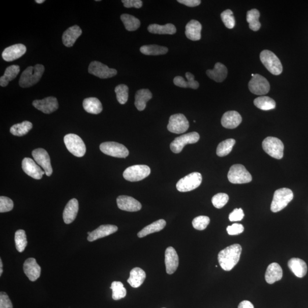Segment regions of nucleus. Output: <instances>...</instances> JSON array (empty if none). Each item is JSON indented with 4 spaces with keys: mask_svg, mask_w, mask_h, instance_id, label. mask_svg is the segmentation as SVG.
Listing matches in <instances>:
<instances>
[{
    "mask_svg": "<svg viewBox=\"0 0 308 308\" xmlns=\"http://www.w3.org/2000/svg\"></svg>",
    "mask_w": 308,
    "mask_h": 308,
    "instance_id": "nucleus-58",
    "label": "nucleus"
},
{
    "mask_svg": "<svg viewBox=\"0 0 308 308\" xmlns=\"http://www.w3.org/2000/svg\"><path fill=\"white\" fill-rule=\"evenodd\" d=\"M141 52L145 55L159 56L166 55L168 49L165 46L157 45H144L140 48Z\"/></svg>",
    "mask_w": 308,
    "mask_h": 308,
    "instance_id": "nucleus-37",
    "label": "nucleus"
},
{
    "mask_svg": "<svg viewBox=\"0 0 308 308\" xmlns=\"http://www.w3.org/2000/svg\"><path fill=\"white\" fill-rule=\"evenodd\" d=\"M20 68L18 65H12L6 68L4 74L0 78V85L2 87H5L19 74Z\"/></svg>",
    "mask_w": 308,
    "mask_h": 308,
    "instance_id": "nucleus-36",
    "label": "nucleus"
},
{
    "mask_svg": "<svg viewBox=\"0 0 308 308\" xmlns=\"http://www.w3.org/2000/svg\"><path fill=\"white\" fill-rule=\"evenodd\" d=\"M35 162L44 170L47 176L50 177L53 173V168L51 165V159L47 152L43 149H37L32 152Z\"/></svg>",
    "mask_w": 308,
    "mask_h": 308,
    "instance_id": "nucleus-15",
    "label": "nucleus"
},
{
    "mask_svg": "<svg viewBox=\"0 0 308 308\" xmlns=\"http://www.w3.org/2000/svg\"><path fill=\"white\" fill-rule=\"evenodd\" d=\"M260 14L256 9L249 10L246 13V21L249 23V27L253 31H258L261 28L259 21Z\"/></svg>",
    "mask_w": 308,
    "mask_h": 308,
    "instance_id": "nucleus-39",
    "label": "nucleus"
},
{
    "mask_svg": "<svg viewBox=\"0 0 308 308\" xmlns=\"http://www.w3.org/2000/svg\"><path fill=\"white\" fill-rule=\"evenodd\" d=\"M2 262L1 259H0V276L2 275L3 270H2Z\"/></svg>",
    "mask_w": 308,
    "mask_h": 308,
    "instance_id": "nucleus-56",
    "label": "nucleus"
},
{
    "mask_svg": "<svg viewBox=\"0 0 308 308\" xmlns=\"http://www.w3.org/2000/svg\"><path fill=\"white\" fill-rule=\"evenodd\" d=\"M166 225V221L165 220L163 219L157 220L143 228L140 232L138 233V236L139 238H142L148 235L153 234V233L159 232L165 227Z\"/></svg>",
    "mask_w": 308,
    "mask_h": 308,
    "instance_id": "nucleus-34",
    "label": "nucleus"
},
{
    "mask_svg": "<svg viewBox=\"0 0 308 308\" xmlns=\"http://www.w3.org/2000/svg\"><path fill=\"white\" fill-rule=\"evenodd\" d=\"M293 198V193L291 189L282 188L277 189L274 193L271 210L273 213H277L285 209Z\"/></svg>",
    "mask_w": 308,
    "mask_h": 308,
    "instance_id": "nucleus-3",
    "label": "nucleus"
},
{
    "mask_svg": "<svg viewBox=\"0 0 308 308\" xmlns=\"http://www.w3.org/2000/svg\"><path fill=\"white\" fill-rule=\"evenodd\" d=\"M288 266L293 273L299 278L305 277L307 273L306 263L299 258H292L288 261Z\"/></svg>",
    "mask_w": 308,
    "mask_h": 308,
    "instance_id": "nucleus-29",
    "label": "nucleus"
},
{
    "mask_svg": "<svg viewBox=\"0 0 308 308\" xmlns=\"http://www.w3.org/2000/svg\"><path fill=\"white\" fill-rule=\"evenodd\" d=\"M242 246L238 244L233 245L221 250L218 254V261L222 269L230 271L237 264L241 258Z\"/></svg>",
    "mask_w": 308,
    "mask_h": 308,
    "instance_id": "nucleus-1",
    "label": "nucleus"
},
{
    "mask_svg": "<svg viewBox=\"0 0 308 308\" xmlns=\"http://www.w3.org/2000/svg\"><path fill=\"white\" fill-rule=\"evenodd\" d=\"M83 107L86 112L92 114L101 113L103 110L101 102L98 98L94 97L85 99L83 102Z\"/></svg>",
    "mask_w": 308,
    "mask_h": 308,
    "instance_id": "nucleus-33",
    "label": "nucleus"
},
{
    "mask_svg": "<svg viewBox=\"0 0 308 308\" xmlns=\"http://www.w3.org/2000/svg\"><path fill=\"white\" fill-rule=\"evenodd\" d=\"M33 105L35 108L45 114H51L59 108L58 101L54 96H49L41 100H35Z\"/></svg>",
    "mask_w": 308,
    "mask_h": 308,
    "instance_id": "nucleus-17",
    "label": "nucleus"
},
{
    "mask_svg": "<svg viewBox=\"0 0 308 308\" xmlns=\"http://www.w3.org/2000/svg\"><path fill=\"white\" fill-rule=\"evenodd\" d=\"M99 148L106 155L119 158H125L129 154L128 150L126 147L117 142H104L100 145Z\"/></svg>",
    "mask_w": 308,
    "mask_h": 308,
    "instance_id": "nucleus-10",
    "label": "nucleus"
},
{
    "mask_svg": "<svg viewBox=\"0 0 308 308\" xmlns=\"http://www.w3.org/2000/svg\"><path fill=\"white\" fill-rule=\"evenodd\" d=\"M222 21L227 28L233 29L235 26V19L233 15V12L230 9H227L221 14Z\"/></svg>",
    "mask_w": 308,
    "mask_h": 308,
    "instance_id": "nucleus-46",
    "label": "nucleus"
},
{
    "mask_svg": "<svg viewBox=\"0 0 308 308\" xmlns=\"http://www.w3.org/2000/svg\"><path fill=\"white\" fill-rule=\"evenodd\" d=\"M89 73L99 78L106 79L116 76L117 71L99 62H92L89 64Z\"/></svg>",
    "mask_w": 308,
    "mask_h": 308,
    "instance_id": "nucleus-14",
    "label": "nucleus"
},
{
    "mask_svg": "<svg viewBox=\"0 0 308 308\" xmlns=\"http://www.w3.org/2000/svg\"><path fill=\"white\" fill-rule=\"evenodd\" d=\"M202 176L199 173H192L178 181L176 187L179 191L185 192L193 190L201 185Z\"/></svg>",
    "mask_w": 308,
    "mask_h": 308,
    "instance_id": "nucleus-8",
    "label": "nucleus"
},
{
    "mask_svg": "<svg viewBox=\"0 0 308 308\" xmlns=\"http://www.w3.org/2000/svg\"><path fill=\"white\" fill-rule=\"evenodd\" d=\"M228 179L233 184H248L252 181L251 175L242 164H234L230 168Z\"/></svg>",
    "mask_w": 308,
    "mask_h": 308,
    "instance_id": "nucleus-6",
    "label": "nucleus"
},
{
    "mask_svg": "<svg viewBox=\"0 0 308 308\" xmlns=\"http://www.w3.org/2000/svg\"><path fill=\"white\" fill-rule=\"evenodd\" d=\"M250 92L254 94L263 95L270 91V85L267 79L260 74H255L248 84Z\"/></svg>",
    "mask_w": 308,
    "mask_h": 308,
    "instance_id": "nucleus-12",
    "label": "nucleus"
},
{
    "mask_svg": "<svg viewBox=\"0 0 308 308\" xmlns=\"http://www.w3.org/2000/svg\"><path fill=\"white\" fill-rule=\"evenodd\" d=\"M148 31L153 34H174L177 32V29L172 24H167L164 26L154 24L150 25Z\"/></svg>",
    "mask_w": 308,
    "mask_h": 308,
    "instance_id": "nucleus-35",
    "label": "nucleus"
},
{
    "mask_svg": "<svg viewBox=\"0 0 308 308\" xmlns=\"http://www.w3.org/2000/svg\"><path fill=\"white\" fill-rule=\"evenodd\" d=\"M242 118L238 112L235 111H229L223 114L221 118L222 126L228 129H234L242 123Z\"/></svg>",
    "mask_w": 308,
    "mask_h": 308,
    "instance_id": "nucleus-23",
    "label": "nucleus"
},
{
    "mask_svg": "<svg viewBox=\"0 0 308 308\" xmlns=\"http://www.w3.org/2000/svg\"><path fill=\"white\" fill-rule=\"evenodd\" d=\"M165 265L168 274H173L177 270L179 266V257L173 247H168L166 250Z\"/></svg>",
    "mask_w": 308,
    "mask_h": 308,
    "instance_id": "nucleus-22",
    "label": "nucleus"
},
{
    "mask_svg": "<svg viewBox=\"0 0 308 308\" xmlns=\"http://www.w3.org/2000/svg\"><path fill=\"white\" fill-rule=\"evenodd\" d=\"M238 308H254V306L249 301L245 300L239 304Z\"/></svg>",
    "mask_w": 308,
    "mask_h": 308,
    "instance_id": "nucleus-55",
    "label": "nucleus"
},
{
    "mask_svg": "<svg viewBox=\"0 0 308 308\" xmlns=\"http://www.w3.org/2000/svg\"><path fill=\"white\" fill-rule=\"evenodd\" d=\"M27 52L26 46L23 44L13 45L4 49L2 53V59L7 62L19 59Z\"/></svg>",
    "mask_w": 308,
    "mask_h": 308,
    "instance_id": "nucleus-18",
    "label": "nucleus"
},
{
    "mask_svg": "<svg viewBox=\"0 0 308 308\" xmlns=\"http://www.w3.org/2000/svg\"><path fill=\"white\" fill-rule=\"evenodd\" d=\"M22 168L25 173L35 180H41L43 175L45 174V171H42L33 159L29 157L23 159Z\"/></svg>",
    "mask_w": 308,
    "mask_h": 308,
    "instance_id": "nucleus-19",
    "label": "nucleus"
},
{
    "mask_svg": "<svg viewBox=\"0 0 308 308\" xmlns=\"http://www.w3.org/2000/svg\"><path fill=\"white\" fill-rule=\"evenodd\" d=\"M200 139V135L196 132H189L180 136L174 139L171 143L170 149L175 154L180 153L185 145L193 144L198 142Z\"/></svg>",
    "mask_w": 308,
    "mask_h": 308,
    "instance_id": "nucleus-11",
    "label": "nucleus"
},
{
    "mask_svg": "<svg viewBox=\"0 0 308 308\" xmlns=\"http://www.w3.org/2000/svg\"><path fill=\"white\" fill-rule=\"evenodd\" d=\"M245 228L241 224L235 223L227 228L228 234L230 235H238L244 231Z\"/></svg>",
    "mask_w": 308,
    "mask_h": 308,
    "instance_id": "nucleus-50",
    "label": "nucleus"
},
{
    "mask_svg": "<svg viewBox=\"0 0 308 308\" xmlns=\"http://www.w3.org/2000/svg\"><path fill=\"white\" fill-rule=\"evenodd\" d=\"M153 97V94L149 89H141L136 92L135 105L139 111L144 110L146 103Z\"/></svg>",
    "mask_w": 308,
    "mask_h": 308,
    "instance_id": "nucleus-31",
    "label": "nucleus"
},
{
    "mask_svg": "<svg viewBox=\"0 0 308 308\" xmlns=\"http://www.w3.org/2000/svg\"><path fill=\"white\" fill-rule=\"evenodd\" d=\"M185 77L188 81H186L184 78L181 76H177L174 79V83L177 87L182 88H191L197 89L199 87V84L198 81L195 80V77L189 72L185 73Z\"/></svg>",
    "mask_w": 308,
    "mask_h": 308,
    "instance_id": "nucleus-32",
    "label": "nucleus"
},
{
    "mask_svg": "<svg viewBox=\"0 0 308 308\" xmlns=\"http://www.w3.org/2000/svg\"><path fill=\"white\" fill-rule=\"evenodd\" d=\"M64 143L71 154L77 157H82L86 153V146L78 135L69 134L64 136Z\"/></svg>",
    "mask_w": 308,
    "mask_h": 308,
    "instance_id": "nucleus-7",
    "label": "nucleus"
},
{
    "mask_svg": "<svg viewBox=\"0 0 308 308\" xmlns=\"http://www.w3.org/2000/svg\"><path fill=\"white\" fill-rule=\"evenodd\" d=\"M236 141L234 139H226L219 143L218 145L216 154L218 156L223 157L228 155L235 145Z\"/></svg>",
    "mask_w": 308,
    "mask_h": 308,
    "instance_id": "nucleus-42",
    "label": "nucleus"
},
{
    "mask_svg": "<svg viewBox=\"0 0 308 308\" xmlns=\"http://www.w3.org/2000/svg\"><path fill=\"white\" fill-rule=\"evenodd\" d=\"M13 207L14 204L12 199L6 196L0 197V213L9 212L13 210Z\"/></svg>",
    "mask_w": 308,
    "mask_h": 308,
    "instance_id": "nucleus-49",
    "label": "nucleus"
},
{
    "mask_svg": "<svg viewBox=\"0 0 308 308\" xmlns=\"http://www.w3.org/2000/svg\"><path fill=\"white\" fill-rule=\"evenodd\" d=\"M125 28L128 31H135L141 26V22L137 18L128 14H123L121 16Z\"/></svg>",
    "mask_w": 308,
    "mask_h": 308,
    "instance_id": "nucleus-38",
    "label": "nucleus"
},
{
    "mask_svg": "<svg viewBox=\"0 0 308 308\" xmlns=\"http://www.w3.org/2000/svg\"><path fill=\"white\" fill-rule=\"evenodd\" d=\"M110 289H112V297L114 300H121L126 296V289L124 287L123 283L120 281H113Z\"/></svg>",
    "mask_w": 308,
    "mask_h": 308,
    "instance_id": "nucleus-43",
    "label": "nucleus"
},
{
    "mask_svg": "<svg viewBox=\"0 0 308 308\" xmlns=\"http://www.w3.org/2000/svg\"><path fill=\"white\" fill-rule=\"evenodd\" d=\"M229 196L226 193H218L213 196L212 203L215 207L220 209L223 208L228 203Z\"/></svg>",
    "mask_w": 308,
    "mask_h": 308,
    "instance_id": "nucleus-48",
    "label": "nucleus"
},
{
    "mask_svg": "<svg viewBox=\"0 0 308 308\" xmlns=\"http://www.w3.org/2000/svg\"><path fill=\"white\" fill-rule=\"evenodd\" d=\"M282 270L278 263H274L268 267L265 278L268 284H272L275 282L280 280L282 277Z\"/></svg>",
    "mask_w": 308,
    "mask_h": 308,
    "instance_id": "nucleus-26",
    "label": "nucleus"
},
{
    "mask_svg": "<svg viewBox=\"0 0 308 308\" xmlns=\"http://www.w3.org/2000/svg\"><path fill=\"white\" fill-rule=\"evenodd\" d=\"M81 29L77 26H74L64 32L62 35V42L64 46L67 48L73 46L78 37L82 34Z\"/></svg>",
    "mask_w": 308,
    "mask_h": 308,
    "instance_id": "nucleus-25",
    "label": "nucleus"
},
{
    "mask_svg": "<svg viewBox=\"0 0 308 308\" xmlns=\"http://www.w3.org/2000/svg\"><path fill=\"white\" fill-rule=\"evenodd\" d=\"M44 71L45 67L42 64H37L34 66H29L21 74L19 81L20 87L23 88H30L37 84Z\"/></svg>",
    "mask_w": 308,
    "mask_h": 308,
    "instance_id": "nucleus-2",
    "label": "nucleus"
},
{
    "mask_svg": "<svg viewBox=\"0 0 308 308\" xmlns=\"http://www.w3.org/2000/svg\"><path fill=\"white\" fill-rule=\"evenodd\" d=\"M202 26L198 21L192 20L185 27L186 37L192 41H199L201 38Z\"/></svg>",
    "mask_w": 308,
    "mask_h": 308,
    "instance_id": "nucleus-27",
    "label": "nucleus"
},
{
    "mask_svg": "<svg viewBox=\"0 0 308 308\" xmlns=\"http://www.w3.org/2000/svg\"><path fill=\"white\" fill-rule=\"evenodd\" d=\"M117 203L120 210L128 212H137L142 209L141 203L131 196L126 195L118 196Z\"/></svg>",
    "mask_w": 308,
    "mask_h": 308,
    "instance_id": "nucleus-16",
    "label": "nucleus"
},
{
    "mask_svg": "<svg viewBox=\"0 0 308 308\" xmlns=\"http://www.w3.org/2000/svg\"><path fill=\"white\" fill-rule=\"evenodd\" d=\"M118 231L116 225L107 224L102 225L96 230L91 233L88 237V241L90 242H94L99 239L106 237L112 235Z\"/></svg>",
    "mask_w": 308,
    "mask_h": 308,
    "instance_id": "nucleus-21",
    "label": "nucleus"
},
{
    "mask_svg": "<svg viewBox=\"0 0 308 308\" xmlns=\"http://www.w3.org/2000/svg\"><path fill=\"white\" fill-rule=\"evenodd\" d=\"M16 248L19 252H23L28 244L26 231L23 230H17L15 233Z\"/></svg>",
    "mask_w": 308,
    "mask_h": 308,
    "instance_id": "nucleus-44",
    "label": "nucleus"
},
{
    "mask_svg": "<svg viewBox=\"0 0 308 308\" xmlns=\"http://www.w3.org/2000/svg\"><path fill=\"white\" fill-rule=\"evenodd\" d=\"M245 216L244 212L242 209H236L229 216L231 221H238L243 219Z\"/></svg>",
    "mask_w": 308,
    "mask_h": 308,
    "instance_id": "nucleus-52",
    "label": "nucleus"
},
{
    "mask_svg": "<svg viewBox=\"0 0 308 308\" xmlns=\"http://www.w3.org/2000/svg\"><path fill=\"white\" fill-rule=\"evenodd\" d=\"M151 170L146 165H134L126 168L123 174L125 180L130 182H138L149 176Z\"/></svg>",
    "mask_w": 308,
    "mask_h": 308,
    "instance_id": "nucleus-9",
    "label": "nucleus"
},
{
    "mask_svg": "<svg viewBox=\"0 0 308 308\" xmlns=\"http://www.w3.org/2000/svg\"><path fill=\"white\" fill-rule=\"evenodd\" d=\"M33 124L30 122L26 121L22 123L14 124L10 128V133L18 137H22L31 130Z\"/></svg>",
    "mask_w": 308,
    "mask_h": 308,
    "instance_id": "nucleus-40",
    "label": "nucleus"
},
{
    "mask_svg": "<svg viewBox=\"0 0 308 308\" xmlns=\"http://www.w3.org/2000/svg\"><path fill=\"white\" fill-rule=\"evenodd\" d=\"M210 218L206 216H199L196 217L192 221L193 228L197 230L202 231L205 230L210 224Z\"/></svg>",
    "mask_w": 308,
    "mask_h": 308,
    "instance_id": "nucleus-47",
    "label": "nucleus"
},
{
    "mask_svg": "<svg viewBox=\"0 0 308 308\" xmlns=\"http://www.w3.org/2000/svg\"><path fill=\"white\" fill-rule=\"evenodd\" d=\"M254 105L262 110L267 111L274 109L276 107V102L269 96H260L254 100Z\"/></svg>",
    "mask_w": 308,
    "mask_h": 308,
    "instance_id": "nucleus-41",
    "label": "nucleus"
},
{
    "mask_svg": "<svg viewBox=\"0 0 308 308\" xmlns=\"http://www.w3.org/2000/svg\"><path fill=\"white\" fill-rule=\"evenodd\" d=\"M24 271L31 281H35L40 277L41 267L34 258H29L24 264Z\"/></svg>",
    "mask_w": 308,
    "mask_h": 308,
    "instance_id": "nucleus-20",
    "label": "nucleus"
},
{
    "mask_svg": "<svg viewBox=\"0 0 308 308\" xmlns=\"http://www.w3.org/2000/svg\"><path fill=\"white\" fill-rule=\"evenodd\" d=\"M262 146L264 152L274 158L281 159L284 156V144L277 138H266L263 141Z\"/></svg>",
    "mask_w": 308,
    "mask_h": 308,
    "instance_id": "nucleus-5",
    "label": "nucleus"
},
{
    "mask_svg": "<svg viewBox=\"0 0 308 308\" xmlns=\"http://www.w3.org/2000/svg\"><path fill=\"white\" fill-rule=\"evenodd\" d=\"M189 122L187 118L183 114H176L170 118L169 123L167 125L168 131L175 134H182L189 128Z\"/></svg>",
    "mask_w": 308,
    "mask_h": 308,
    "instance_id": "nucleus-13",
    "label": "nucleus"
},
{
    "mask_svg": "<svg viewBox=\"0 0 308 308\" xmlns=\"http://www.w3.org/2000/svg\"><path fill=\"white\" fill-rule=\"evenodd\" d=\"M118 101L121 105H124L127 102L128 98V88L127 85L121 84L115 89Z\"/></svg>",
    "mask_w": 308,
    "mask_h": 308,
    "instance_id": "nucleus-45",
    "label": "nucleus"
},
{
    "mask_svg": "<svg viewBox=\"0 0 308 308\" xmlns=\"http://www.w3.org/2000/svg\"><path fill=\"white\" fill-rule=\"evenodd\" d=\"M208 77L217 82H223L227 77L228 70L224 64L217 62L212 70L206 71Z\"/></svg>",
    "mask_w": 308,
    "mask_h": 308,
    "instance_id": "nucleus-28",
    "label": "nucleus"
},
{
    "mask_svg": "<svg viewBox=\"0 0 308 308\" xmlns=\"http://www.w3.org/2000/svg\"><path fill=\"white\" fill-rule=\"evenodd\" d=\"M0 308H13L11 300L6 293H0Z\"/></svg>",
    "mask_w": 308,
    "mask_h": 308,
    "instance_id": "nucleus-51",
    "label": "nucleus"
},
{
    "mask_svg": "<svg viewBox=\"0 0 308 308\" xmlns=\"http://www.w3.org/2000/svg\"><path fill=\"white\" fill-rule=\"evenodd\" d=\"M79 210V204L76 199H72L67 203L63 213L64 223L70 224L76 219Z\"/></svg>",
    "mask_w": 308,
    "mask_h": 308,
    "instance_id": "nucleus-24",
    "label": "nucleus"
},
{
    "mask_svg": "<svg viewBox=\"0 0 308 308\" xmlns=\"http://www.w3.org/2000/svg\"><path fill=\"white\" fill-rule=\"evenodd\" d=\"M146 277L145 272L140 268L136 267L131 271L127 282L132 288H137L145 281Z\"/></svg>",
    "mask_w": 308,
    "mask_h": 308,
    "instance_id": "nucleus-30",
    "label": "nucleus"
},
{
    "mask_svg": "<svg viewBox=\"0 0 308 308\" xmlns=\"http://www.w3.org/2000/svg\"><path fill=\"white\" fill-rule=\"evenodd\" d=\"M122 2L123 3L125 8H141L143 5V2L141 0H123Z\"/></svg>",
    "mask_w": 308,
    "mask_h": 308,
    "instance_id": "nucleus-53",
    "label": "nucleus"
},
{
    "mask_svg": "<svg viewBox=\"0 0 308 308\" xmlns=\"http://www.w3.org/2000/svg\"><path fill=\"white\" fill-rule=\"evenodd\" d=\"M35 2H37V3H42L43 2H44L45 1L44 0H35Z\"/></svg>",
    "mask_w": 308,
    "mask_h": 308,
    "instance_id": "nucleus-57",
    "label": "nucleus"
},
{
    "mask_svg": "<svg viewBox=\"0 0 308 308\" xmlns=\"http://www.w3.org/2000/svg\"><path fill=\"white\" fill-rule=\"evenodd\" d=\"M178 2L188 7H195L201 3L200 0H178Z\"/></svg>",
    "mask_w": 308,
    "mask_h": 308,
    "instance_id": "nucleus-54",
    "label": "nucleus"
},
{
    "mask_svg": "<svg viewBox=\"0 0 308 308\" xmlns=\"http://www.w3.org/2000/svg\"><path fill=\"white\" fill-rule=\"evenodd\" d=\"M260 59L264 66L272 74L278 76L282 73L283 68L280 60L273 52L264 50L260 53Z\"/></svg>",
    "mask_w": 308,
    "mask_h": 308,
    "instance_id": "nucleus-4",
    "label": "nucleus"
}]
</instances>
